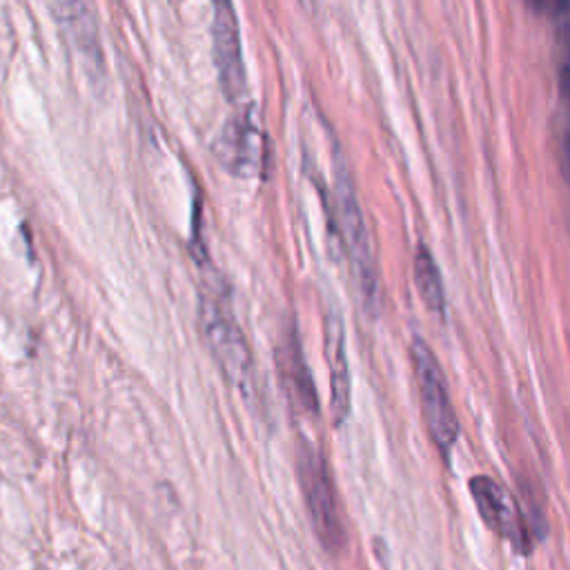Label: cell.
Listing matches in <instances>:
<instances>
[{
	"label": "cell",
	"instance_id": "obj_8",
	"mask_svg": "<svg viewBox=\"0 0 570 570\" xmlns=\"http://www.w3.org/2000/svg\"><path fill=\"white\" fill-rule=\"evenodd\" d=\"M325 358L330 367V410L334 423H343L350 414V365L345 356V338L338 314H330L325 321Z\"/></svg>",
	"mask_w": 570,
	"mask_h": 570
},
{
	"label": "cell",
	"instance_id": "obj_5",
	"mask_svg": "<svg viewBox=\"0 0 570 570\" xmlns=\"http://www.w3.org/2000/svg\"><path fill=\"white\" fill-rule=\"evenodd\" d=\"M212 51L218 71V82L229 100H236L245 91V62L236 11L229 2L214 4L212 18Z\"/></svg>",
	"mask_w": 570,
	"mask_h": 570
},
{
	"label": "cell",
	"instance_id": "obj_9",
	"mask_svg": "<svg viewBox=\"0 0 570 570\" xmlns=\"http://www.w3.org/2000/svg\"><path fill=\"white\" fill-rule=\"evenodd\" d=\"M51 13L62 24V29L69 33L76 49L89 60V65H96L100 69L102 56H100L96 16H94L91 7L85 2H53Z\"/></svg>",
	"mask_w": 570,
	"mask_h": 570
},
{
	"label": "cell",
	"instance_id": "obj_3",
	"mask_svg": "<svg viewBox=\"0 0 570 570\" xmlns=\"http://www.w3.org/2000/svg\"><path fill=\"white\" fill-rule=\"evenodd\" d=\"M298 479L318 541L327 552H341L345 546V530L338 512V501L330 470L316 450L305 448L298 454Z\"/></svg>",
	"mask_w": 570,
	"mask_h": 570
},
{
	"label": "cell",
	"instance_id": "obj_4",
	"mask_svg": "<svg viewBox=\"0 0 570 570\" xmlns=\"http://www.w3.org/2000/svg\"><path fill=\"white\" fill-rule=\"evenodd\" d=\"M336 216L341 236L345 243V254L350 258L354 278L358 283V289L367 305H376L379 298V274L374 263V252L367 234V225L356 198V191L352 187L350 176L338 169L336 174Z\"/></svg>",
	"mask_w": 570,
	"mask_h": 570
},
{
	"label": "cell",
	"instance_id": "obj_12",
	"mask_svg": "<svg viewBox=\"0 0 570 570\" xmlns=\"http://www.w3.org/2000/svg\"><path fill=\"white\" fill-rule=\"evenodd\" d=\"M566 158H568V169H570V134L566 138Z\"/></svg>",
	"mask_w": 570,
	"mask_h": 570
},
{
	"label": "cell",
	"instance_id": "obj_2",
	"mask_svg": "<svg viewBox=\"0 0 570 570\" xmlns=\"http://www.w3.org/2000/svg\"><path fill=\"white\" fill-rule=\"evenodd\" d=\"M412 365L416 374L423 421L439 452L448 456L459 439V419L448 394L441 365L430 345L419 336L412 341Z\"/></svg>",
	"mask_w": 570,
	"mask_h": 570
},
{
	"label": "cell",
	"instance_id": "obj_11",
	"mask_svg": "<svg viewBox=\"0 0 570 570\" xmlns=\"http://www.w3.org/2000/svg\"><path fill=\"white\" fill-rule=\"evenodd\" d=\"M559 40H561L559 89H561V98H563L566 105L570 107V20L563 22V27H561V31H559Z\"/></svg>",
	"mask_w": 570,
	"mask_h": 570
},
{
	"label": "cell",
	"instance_id": "obj_10",
	"mask_svg": "<svg viewBox=\"0 0 570 570\" xmlns=\"http://www.w3.org/2000/svg\"><path fill=\"white\" fill-rule=\"evenodd\" d=\"M414 283L423 305L432 314H443L445 309V289L439 265L432 252L425 245H419L414 252Z\"/></svg>",
	"mask_w": 570,
	"mask_h": 570
},
{
	"label": "cell",
	"instance_id": "obj_7",
	"mask_svg": "<svg viewBox=\"0 0 570 570\" xmlns=\"http://www.w3.org/2000/svg\"><path fill=\"white\" fill-rule=\"evenodd\" d=\"M218 160L236 176H252L263 163V134L252 107L236 111L216 140Z\"/></svg>",
	"mask_w": 570,
	"mask_h": 570
},
{
	"label": "cell",
	"instance_id": "obj_6",
	"mask_svg": "<svg viewBox=\"0 0 570 570\" xmlns=\"http://www.w3.org/2000/svg\"><path fill=\"white\" fill-rule=\"evenodd\" d=\"M468 485L483 523L492 532H497L501 539L510 541L519 552H528L530 546H528L525 525L510 492L499 481L485 474L472 476Z\"/></svg>",
	"mask_w": 570,
	"mask_h": 570
},
{
	"label": "cell",
	"instance_id": "obj_1",
	"mask_svg": "<svg viewBox=\"0 0 570 570\" xmlns=\"http://www.w3.org/2000/svg\"><path fill=\"white\" fill-rule=\"evenodd\" d=\"M200 327L225 379L243 394H254V363L243 330L229 309L209 294L200 296Z\"/></svg>",
	"mask_w": 570,
	"mask_h": 570
}]
</instances>
